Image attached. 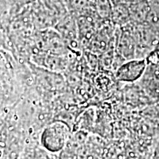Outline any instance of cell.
Returning <instances> with one entry per match:
<instances>
[{
    "mask_svg": "<svg viewBox=\"0 0 159 159\" xmlns=\"http://www.w3.org/2000/svg\"><path fill=\"white\" fill-rule=\"evenodd\" d=\"M71 138V128L62 120L47 125L41 135V144L51 153L61 152L66 147Z\"/></svg>",
    "mask_w": 159,
    "mask_h": 159,
    "instance_id": "6da1fadb",
    "label": "cell"
},
{
    "mask_svg": "<svg viewBox=\"0 0 159 159\" xmlns=\"http://www.w3.org/2000/svg\"><path fill=\"white\" fill-rule=\"evenodd\" d=\"M145 69L144 60H131L116 69L115 77L121 82H134L142 76Z\"/></svg>",
    "mask_w": 159,
    "mask_h": 159,
    "instance_id": "7a4b0ae2",
    "label": "cell"
}]
</instances>
